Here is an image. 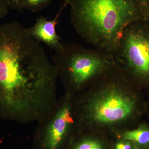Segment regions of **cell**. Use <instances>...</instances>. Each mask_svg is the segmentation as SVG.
<instances>
[{
    "instance_id": "6da1fadb",
    "label": "cell",
    "mask_w": 149,
    "mask_h": 149,
    "mask_svg": "<svg viewBox=\"0 0 149 149\" xmlns=\"http://www.w3.org/2000/svg\"><path fill=\"white\" fill-rule=\"evenodd\" d=\"M57 70L17 20L0 25V117L26 121L53 106Z\"/></svg>"
},
{
    "instance_id": "7a4b0ae2",
    "label": "cell",
    "mask_w": 149,
    "mask_h": 149,
    "mask_svg": "<svg viewBox=\"0 0 149 149\" xmlns=\"http://www.w3.org/2000/svg\"><path fill=\"white\" fill-rule=\"evenodd\" d=\"M69 5L77 34L95 49L113 54L127 26L143 19L136 0H70Z\"/></svg>"
},
{
    "instance_id": "3957f363",
    "label": "cell",
    "mask_w": 149,
    "mask_h": 149,
    "mask_svg": "<svg viewBox=\"0 0 149 149\" xmlns=\"http://www.w3.org/2000/svg\"><path fill=\"white\" fill-rule=\"evenodd\" d=\"M52 61L58 76L77 88L116 63L113 54L75 44H63L60 50L55 51Z\"/></svg>"
},
{
    "instance_id": "277c9868",
    "label": "cell",
    "mask_w": 149,
    "mask_h": 149,
    "mask_svg": "<svg viewBox=\"0 0 149 149\" xmlns=\"http://www.w3.org/2000/svg\"><path fill=\"white\" fill-rule=\"evenodd\" d=\"M146 21L139 19L127 26L113 54L116 62L143 78L149 77V25Z\"/></svg>"
},
{
    "instance_id": "5b68a950",
    "label": "cell",
    "mask_w": 149,
    "mask_h": 149,
    "mask_svg": "<svg viewBox=\"0 0 149 149\" xmlns=\"http://www.w3.org/2000/svg\"><path fill=\"white\" fill-rule=\"evenodd\" d=\"M117 85H108L106 93L94 102L92 106L93 117L99 122L112 123L130 115L135 107L132 99L121 93Z\"/></svg>"
},
{
    "instance_id": "8992f818",
    "label": "cell",
    "mask_w": 149,
    "mask_h": 149,
    "mask_svg": "<svg viewBox=\"0 0 149 149\" xmlns=\"http://www.w3.org/2000/svg\"><path fill=\"white\" fill-rule=\"evenodd\" d=\"M66 7L62 6L55 17L52 20H49L44 16L38 17L32 26L25 28L27 34L38 42L45 44L51 49L59 50L62 48L63 43L61 37L56 31V27L59 21L58 18L61 14Z\"/></svg>"
},
{
    "instance_id": "52a82bcc",
    "label": "cell",
    "mask_w": 149,
    "mask_h": 149,
    "mask_svg": "<svg viewBox=\"0 0 149 149\" xmlns=\"http://www.w3.org/2000/svg\"><path fill=\"white\" fill-rule=\"evenodd\" d=\"M69 106H64L58 111L47 130L46 146L48 149H56L69 125L73 123Z\"/></svg>"
},
{
    "instance_id": "ba28073f",
    "label": "cell",
    "mask_w": 149,
    "mask_h": 149,
    "mask_svg": "<svg viewBox=\"0 0 149 149\" xmlns=\"http://www.w3.org/2000/svg\"><path fill=\"white\" fill-rule=\"evenodd\" d=\"M125 140L132 141L141 145L149 143V129L141 128L125 132L123 135Z\"/></svg>"
},
{
    "instance_id": "9c48e42d",
    "label": "cell",
    "mask_w": 149,
    "mask_h": 149,
    "mask_svg": "<svg viewBox=\"0 0 149 149\" xmlns=\"http://www.w3.org/2000/svg\"><path fill=\"white\" fill-rule=\"evenodd\" d=\"M52 0H23V8L33 13L42 10L47 8Z\"/></svg>"
},
{
    "instance_id": "30bf717a",
    "label": "cell",
    "mask_w": 149,
    "mask_h": 149,
    "mask_svg": "<svg viewBox=\"0 0 149 149\" xmlns=\"http://www.w3.org/2000/svg\"><path fill=\"white\" fill-rule=\"evenodd\" d=\"M138 3L143 19L149 18V0H136Z\"/></svg>"
},
{
    "instance_id": "8fae6325",
    "label": "cell",
    "mask_w": 149,
    "mask_h": 149,
    "mask_svg": "<svg viewBox=\"0 0 149 149\" xmlns=\"http://www.w3.org/2000/svg\"><path fill=\"white\" fill-rule=\"evenodd\" d=\"M9 9L18 12H23V0H7Z\"/></svg>"
},
{
    "instance_id": "7c38bea8",
    "label": "cell",
    "mask_w": 149,
    "mask_h": 149,
    "mask_svg": "<svg viewBox=\"0 0 149 149\" xmlns=\"http://www.w3.org/2000/svg\"><path fill=\"white\" fill-rule=\"evenodd\" d=\"M9 9L7 0H0V20L7 15Z\"/></svg>"
},
{
    "instance_id": "4fadbf2b",
    "label": "cell",
    "mask_w": 149,
    "mask_h": 149,
    "mask_svg": "<svg viewBox=\"0 0 149 149\" xmlns=\"http://www.w3.org/2000/svg\"><path fill=\"white\" fill-rule=\"evenodd\" d=\"M97 144L95 141H87L80 144L76 149H93Z\"/></svg>"
},
{
    "instance_id": "5bb4252c",
    "label": "cell",
    "mask_w": 149,
    "mask_h": 149,
    "mask_svg": "<svg viewBox=\"0 0 149 149\" xmlns=\"http://www.w3.org/2000/svg\"><path fill=\"white\" fill-rule=\"evenodd\" d=\"M117 149H132L131 146L129 144H124L119 143L116 146Z\"/></svg>"
},
{
    "instance_id": "9a60e30c",
    "label": "cell",
    "mask_w": 149,
    "mask_h": 149,
    "mask_svg": "<svg viewBox=\"0 0 149 149\" xmlns=\"http://www.w3.org/2000/svg\"><path fill=\"white\" fill-rule=\"evenodd\" d=\"M64 3H63V5L66 7L67 6L69 5L70 3V0H63Z\"/></svg>"
},
{
    "instance_id": "2e32d148",
    "label": "cell",
    "mask_w": 149,
    "mask_h": 149,
    "mask_svg": "<svg viewBox=\"0 0 149 149\" xmlns=\"http://www.w3.org/2000/svg\"><path fill=\"white\" fill-rule=\"evenodd\" d=\"M93 149H102L101 146H100V144L98 143L94 147Z\"/></svg>"
}]
</instances>
